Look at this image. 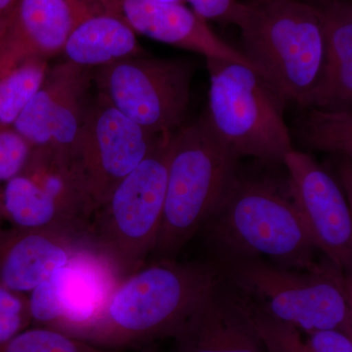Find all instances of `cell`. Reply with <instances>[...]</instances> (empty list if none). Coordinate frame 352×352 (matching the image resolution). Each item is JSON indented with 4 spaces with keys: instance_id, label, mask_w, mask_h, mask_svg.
Masks as SVG:
<instances>
[{
    "instance_id": "cell-33",
    "label": "cell",
    "mask_w": 352,
    "mask_h": 352,
    "mask_svg": "<svg viewBox=\"0 0 352 352\" xmlns=\"http://www.w3.org/2000/svg\"><path fill=\"white\" fill-rule=\"evenodd\" d=\"M156 1L168 2V3H179L180 0H156Z\"/></svg>"
},
{
    "instance_id": "cell-14",
    "label": "cell",
    "mask_w": 352,
    "mask_h": 352,
    "mask_svg": "<svg viewBox=\"0 0 352 352\" xmlns=\"http://www.w3.org/2000/svg\"><path fill=\"white\" fill-rule=\"evenodd\" d=\"M92 245L89 232L83 231L15 227L0 230V285L15 293H30Z\"/></svg>"
},
{
    "instance_id": "cell-22",
    "label": "cell",
    "mask_w": 352,
    "mask_h": 352,
    "mask_svg": "<svg viewBox=\"0 0 352 352\" xmlns=\"http://www.w3.org/2000/svg\"><path fill=\"white\" fill-rule=\"evenodd\" d=\"M50 68L46 58L32 57L0 74V126H13Z\"/></svg>"
},
{
    "instance_id": "cell-2",
    "label": "cell",
    "mask_w": 352,
    "mask_h": 352,
    "mask_svg": "<svg viewBox=\"0 0 352 352\" xmlns=\"http://www.w3.org/2000/svg\"><path fill=\"white\" fill-rule=\"evenodd\" d=\"M241 157L208 115L173 132L163 220L152 254L175 259L239 180Z\"/></svg>"
},
{
    "instance_id": "cell-1",
    "label": "cell",
    "mask_w": 352,
    "mask_h": 352,
    "mask_svg": "<svg viewBox=\"0 0 352 352\" xmlns=\"http://www.w3.org/2000/svg\"><path fill=\"white\" fill-rule=\"evenodd\" d=\"M222 280L221 267L214 261L157 259L145 264L120 280L100 314L78 339L117 351L173 339Z\"/></svg>"
},
{
    "instance_id": "cell-18",
    "label": "cell",
    "mask_w": 352,
    "mask_h": 352,
    "mask_svg": "<svg viewBox=\"0 0 352 352\" xmlns=\"http://www.w3.org/2000/svg\"><path fill=\"white\" fill-rule=\"evenodd\" d=\"M21 173L50 197L69 227L89 232L95 206L82 173L68 153L50 146L32 147Z\"/></svg>"
},
{
    "instance_id": "cell-26",
    "label": "cell",
    "mask_w": 352,
    "mask_h": 352,
    "mask_svg": "<svg viewBox=\"0 0 352 352\" xmlns=\"http://www.w3.org/2000/svg\"><path fill=\"white\" fill-rule=\"evenodd\" d=\"M31 322L28 298L0 285V344L27 329Z\"/></svg>"
},
{
    "instance_id": "cell-23",
    "label": "cell",
    "mask_w": 352,
    "mask_h": 352,
    "mask_svg": "<svg viewBox=\"0 0 352 352\" xmlns=\"http://www.w3.org/2000/svg\"><path fill=\"white\" fill-rule=\"evenodd\" d=\"M0 352H131L94 346L50 327L25 329L0 344Z\"/></svg>"
},
{
    "instance_id": "cell-3",
    "label": "cell",
    "mask_w": 352,
    "mask_h": 352,
    "mask_svg": "<svg viewBox=\"0 0 352 352\" xmlns=\"http://www.w3.org/2000/svg\"><path fill=\"white\" fill-rule=\"evenodd\" d=\"M203 229L219 265L264 258L292 270L320 263L291 198L270 180L241 175Z\"/></svg>"
},
{
    "instance_id": "cell-8",
    "label": "cell",
    "mask_w": 352,
    "mask_h": 352,
    "mask_svg": "<svg viewBox=\"0 0 352 352\" xmlns=\"http://www.w3.org/2000/svg\"><path fill=\"white\" fill-rule=\"evenodd\" d=\"M99 96L153 133L182 126L190 102L194 68L179 58H126L97 68Z\"/></svg>"
},
{
    "instance_id": "cell-29",
    "label": "cell",
    "mask_w": 352,
    "mask_h": 352,
    "mask_svg": "<svg viewBox=\"0 0 352 352\" xmlns=\"http://www.w3.org/2000/svg\"><path fill=\"white\" fill-rule=\"evenodd\" d=\"M339 173L340 187L351 204L352 195V164L351 157H339L337 166Z\"/></svg>"
},
{
    "instance_id": "cell-19",
    "label": "cell",
    "mask_w": 352,
    "mask_h": 352,
    "mask_svg": "<svg viewBox=\"0 0 352 352\" xmlns=\"http://www.w3.org/2000/svg\"><path fill=\"white\" fill-rule=\"evenodd\" d=\"M61 53L65 61L88 69L144 56L135 32L119 18L104 13L78 21Z\"/></svg>"
},
{
    "instance_id": "cell-32",
    "label": "cell",
    "mask_w": 352,
    "mask_h": 352,
    "mask_svg": "<svg viewBox=\"0 0 352 352\" xmlns=\"http://www.w3.org/2000/svg\"><path fill=\"white\" fill-rule=\"evenodd\" d=\"M1 220H3V214H2L1 189H0V221Z\"/></svg>"
},
{
    "instance_id": "cell-16",
    "label": "cell",
    "mask_w": 352,
    "mask_h": 352,
    "mask_svg": "<svg viewBox=\"0 0 352 352\" xmlns=\"http://www.w3.org/2000/svg\"><path fill=\"white\" fill-rule=\"evenodd\" d=\"M173 339V352H267L247 308L224 277Z\"/></svg>"
},
{
    "instance_id": "cell-9",
    "label": "cell",
    "mask_w": 352,
    "mask_h": 352,
    "mask_svg": "<svg viewBox=\"0 0 352 352\" xmlns=\"http://www.w3.org/2000/svg\"><path fill=\"white\" fill-rule=\"evenodd\" d=\"M164 134L148 131L101 96L92 101L69 155L82 173L95 210L157 147Z\"/></svg>"
},
{
    "instance_id": "cell-15",
    "label": "cell",
    "mask_w": 352,
    "mask_h": 352,
    "mask_svg": "<svg viewBox=\"0 0 352 352\" xmlns=\"http://www.w3.org/2000/svg\"><path fill=\"white\" fill-rule=\"evenodd\" d=\"M76 23L73 0H17L0 15V74L29 58L61 53Z\"/></svg>"
},
{
    "instance_id": "cell-11",
    "label": "cell",
    "mask_w": 352,
    "mask_h": 352,
    "mask_svg": "<svg viewBox=\"0 0 352 352\" xmlns=\"http://www.w3.org/2000/svg\"><path fill=\"white\" fill-rule=\"evenodd\" d=\"M283 164L289 173V196L310 239L333 265L351 274V206L339 183L314 157L291 150Z\"/></svg>"
},
{
    "instance_id": "cell-21",
    "label": "cell",
    "mask_w": 352,
    "mask_h": 352,
    "mask_svg": "<svg viewBox=\"0 0 352 352\" xmlns=\"http://www.w3.org/2000/svg\"><path fill=\"white\" fill-rule=\"evenodd\" d=\"M308 108L296 124V138L308 149L352 157L351 109Z\"/></svg>"
},
{
    "instance_id": "cell-25",
    "label": "cell",
    "mask_w": 352,
    "mask_h": 352,
    "mask_svg": "<svg viewBox=\"0 0 352 352\" xmlns=\"http://www.w3.org/2000/svg\"><path fill=\"white\" fill-rule=\"evenodd\" d=\"M32 150L31 143L13 126H0V183L22 173Z\"/></svg>"
},
{
    "instance_id": "cell-27",
    "label": "cell",
    "mask_w": 352,
    "mask_h": 352,
    "mask_svg": "<svg viewBox=\"0 0 352 352\" xmlns=\"http://www.w3.org/2000/svg\"><path fill=\"white\" fill-rule=\"evenodd\" d=\"M193 11L204 20H212L239 27L245 3L238 0H188Z\"/></svg>"
},
{
    "instance_id": "cell-13",
    "label": "cell",
    "mask_w": 352,
    "mask_h": 352,
    "mask_svg": "<svg viewBox=\"0 0 352 352\" xmlns=\"http://www.w3.org/2000/svg\"><path fill=\"white\" fill-rule=\"evenodd\" d=\"M97 12L122 20L135 32L207 58L237 62L254 69L249 60L212 32L207 21L182 3L156 0H92ZM256 71V69H254Z\"/></svg>"
},
{
    "instance_id": "cell-24",
    "label": "cell",
    "mask_w": 352,
    "mask_h": 352,
    "mask_svg": "<svg viewBox=\"0 0 352 352\" xmlns=\"http://www.w3.org/2000/svg\"><path fill=\"white\" fill-rule=\"evenodd\" d=\"M239 298L247 308L256 330L261 335L266 351L314 352L307 344V340L302 339V332L300 330L256 309V307H252L251 305L243 300L240 296Z\"/></svg>"
},
{
    "instance_id": "cell-4",
    "label": "cell",
    "mask_w": 352,
    "mask_h": 352,
    "mask_svg": "<svg viewBox=\"0 0 352 352\" xmlns=\"http://www.w3.org/2000/svg\"><path fill=\"white\" fill-rule=\"evenodd\" d=\"M227 285L245 302L305 333L339 330L352 338L351 275L327 259L292 270L263 258L220 265Z\"/></svg>"
},
{
    "instance_id": "cell-20",
    "label": "cell",
    "mask_w": 352,
    "mask_h": 352,
    "mask_svg": "<svg viewBox=\"0 0 352 352\" xmlns=\"http://www.w3.org/2000/svg\"><path fill=\"white\" fill-rule=\"evenodd\" d=\"M2 214L19 229L57 228L76 230L65 222L59 210L36 182L20 173L1 189ZM87 232V231H83Z\"/></svg>"
},
{
    "instance_id": "cell-7",
    "label": "cell",
    "mask_w": 352,
    "mask_h": 352,
    "mask_svg": "<svg viewBox=\"0 0 352 352\" xmlns=\"http://www.w3.org/2000/svg\"><path fill=\"white\" fill-rule=\"evenodd\" d=\"M210 87V124L240 157L283 164L291 150L284 120L286 99L265 78L245 65L207 58Z\"/></svg>"
},
{
    "instance_id": "cell-5",
    "label": "cell",
    "mask_w": 352,
    "mask_h": 352,
    "mask_svg": "<svg viewBox=\"0 0 352 352\" xmlns=\"http://www.w3.org/2000/svg\"><path fill=\"white\" fill-rule=\"evenodd\" d=\"M238 28L254 69L287 102L307 108L325 62L317 7L302 0H254L245 3Z\"/></svg>"
},
{
    "instance_id": "cell-6",
    "label": "cell",
    "mask_w": 352,
    "mask_h": 352,
    "mask_svg": "<svg viewBox=\"0 0 352 352\" xmlns=\"http://www.w3.org/2000/svg\"><path fill=\"white\" fill-rule=\"evenodd\" d=\"M173 132H166L157 147L118 183L90 221L92 244L122 278L144 266L156 245Z\"/></svg>"
},
{
    "instance_id": "cell-12",
    "label": "cell",
    "mask_w": 352,
    "mask_h": 352,
    "mask_svg": "<svg viewBox=\"0 0 352 352\" xmlns=\"http://www.w3.org/2000/svg\"><path fill=\"white\" fill-rule=\"evenodd\" d=\"M91 69L68 61L50 67L14 129L32 147L50 146L71 154L92 104Z\"/></svg>"
},
{
    "instance_id": "cell-17",
    "label": "cell",
    "mask_w": 352,
    "mask_h": 352,
    "mask_svg": "<svg viewBox=\"0 0 352 352\" xmlns=\"http://www.w3.org/2000/svg\"><path fill=\"white\" fill-rule=\"evenodd\" d=\"M324 39L323 74L308 107L351 109L352 102V6L344 0L314 4Z\"/></svg>"
},
{
    "instance_id": "cell-31",
    "label": "cell",
    "mask_w": 352,
    "mask_h": 352,
    "mask_svg": "<svg viewBox=\"0 0 352 352\" xmlns=\"http://www.w3.org/2000/svg\"><path fill=\"white\" fill-rule=\"evenodd\" d=\"M302 1L307 2L310 4H320L323 2L328 1V0H302Z\"/></svg>"
},
{
    "instance_id": "cell-30",
    "label": "cell",
    "mask_w": 352,
    "mask_h": 352,
    "mask_svg": "<svg viewBox=\"0 0 352 352\" xmlns=\"http://www.w3.org/2000/svg\"><path fill=\"white\" fill-rule=\"evenodd\" d=\"M16 1L17 0H0V15L8 11Z\"/></svg>"
},
{
    "instance_id": "cell-28",
    "label": "cell",
    "mask_w": 352,
    "mask_h": 352,
    "mask_svg": "<svg viewBox=\"0 0 352 352\" xmlns=\"http://www.w3.org/2000/svg\"><path fill=\"white\" fill-rule=\"evenodd\" d=\"M305 339L314 352H352V338L339 330L307 333Z\"/></svg>"
},
{
    "instance_id": "cell-10",
    "label": "cell",
    "mask_w": 352,
    "mask_h": 352,
    "mask_svg": "<svg viewBox=\"0 0 352 352\" xmlns=\"http://www.w3.org/2000/svg\"><path fill=\"white\" fill-rule=\"evenodd\" d=\"M122 279L94 245L87 248L30 292L32 321L78 338L96 319Z\"/></svg>"
}]
</instances>
